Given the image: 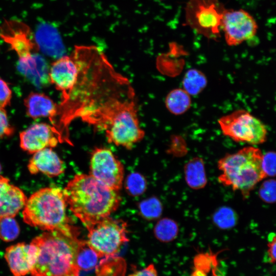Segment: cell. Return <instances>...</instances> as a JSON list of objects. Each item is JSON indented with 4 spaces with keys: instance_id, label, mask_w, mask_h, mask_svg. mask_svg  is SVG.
Segmentation results:
<instances>
[{
    "instance_id": "obj_4",
    "label": "cell",
    "mask_w": 276,
    "mask_h": 276,
    "mask_svg": "<svg viewBox=\"0 0 276 276\" xmlns=\"http://www.w3.org/2000/svg\"><path fill=\"white\" fill-rule=\"evenodd\" d=\"M63 191L58 187L42 188L27 199L22 211L24 222L46 232L58 231L78 236L66 215Z\"/></svg>"
},
{
    "instance_id": "obj_28",
    "label": "cell",
    "mask_w": 276,
    "mask_h": 276,
    "mask_svg": "<svg viewBox=\"0 0 276 276\" xmlns=\"http://www.w3.org/2000/svg\"><path fill=\"white\" fill-rule=\"evenodd\" d=\"M262 168L266 177L274 176L275 175V154L269 151L263 154Z\"/></svg>"
},
{
    "instance_id": "obj_19",
    "label": "cell",
    "mask_w": 276,
    "mask_h": 276,
    "mask_svg": "<svg viewBox=\"0 0 276 276\" xmlns=\"http://www.w3.org/2000/svg\"><path fill=\"white\" fill-rule=\"evenodd\" d=\"M165 103L167 108L172 113L178 115L183 113L189 109L191 100L190 95L183 89L177 88L168 94Z\"/></svg>"
},
{
    "instance_id": "obj_14",
    "label": "cell",
    "mask_w": 276,
    "mask_h": 276,
    "mask_svg": "<svg viewBox=\"0 0 276 276\" xmlns=\"http://www.w3.org/2000/svg\"><path fill=\"white\" fill-rule=\"evenodd\" d=\"M27 198L8 178L0 175V220L14 217L24 208Z\"/></svg>"
},
{
    "instance_id": "obj_3",
    "label": "cell",
    "mask_w": 276,
    "mask_h": 276,
    "mask_svg": "<svg viewBox=\"0 0 276 276\" xmlns=\"http://www.w3.org/2000/svg\"><path fill=\"white\" fill-rule=\"evenodd\" d=\"M78 236L60 231L45 232L31 243L37 248L32 276H79L76 263Z\"/></svg>"
},
{
    "instance_id": "obj_2",
    "label": "cell",
    "mask_w": 276,
    "mask_h": 276,
    "mask_svg": "<svg viewBox=\"0 0 276 276\" xmlns=\"http://www.w3.org/2000/svg\"><path fill=\"white\" fill-rule=\"evenodd\" d=\"M63 191L70 210L86 228L109 217L121 201L117 191L85 174L75 175Z\"/></svg>"
},
{
    "instance_id": "obj_25",
    "label": "cell",
    "mask_w": 276,
    "mask_h": 276,
    "mask_svg": "<svg viewBox=\"0 0 276 276\" xmlns=\"http://www.w3.org/2000/svg\"><path fill=\"white\" fill-rule=\"evenodd\" d=\"M126 187L132 195H139L145 190L146 182L144 178L137 173L131 174L126 180Z\"/></svg>"
},
{
    "instance_id": "obj_33",
    "label": "cell",
    "mask_w": 276,
    "mask_h": 276,
    "mask_svg": "<svg viewBox=\"0 0 276 276\" xmlns=\"http://www.w3.org/2000/svg\"><path fill=\"white\" fill-rule=\"evenodd\" d=\"M1 170H2V167H1V164H0V172H1Z\"/></svg>"
},
{
    "instance_id": "obj_15",
    "label": "cell",
    "mask_w": 276,
    "mask_h": 276,
    "mask_svg": "<svg viewBox=\"0 0 276 276\" xmlns=\"http://www.w3.org/2000/svg\"><path fill=\"white\" fill-rule=\"evenodd\" d=\"M31 174L43 173L47 176L56 177L64 172L63 161L51 148H44L34 153L28 165Z\"/></svg>"
},
{
    "instance_id": "obj_6",
    "label": "cell",
    "mask_w": 276,
    "mask_h": 276,
    "mask_svg": "<svg viewBox=\"0 0 276 276\" xmlns=\"http://www.w3.org/2000/svg\"><path fill=\"white\" fill-rule=\"evenodd\" d=\"M127 226L124 221L107 217L87 228L86 242L100 258L113 257L129 241Z\"/></svg>"
},
{
    "instance_id": "obj_7",
    "label": "cell",
    "mask_w": 276,
    "mask_h": 276,
    "mask_svg": "<svg viewBox=\"0 0 276 276\" xmlns=\"http://www.w3.org/2000/svg\"><path fill=\"white\" fill-rule=\"evenodd\" d=\"M226 9L218 0H189L186 7L187 25L209 39L220 37Z\"/></svg>"
},
{
    "instance_id": "obj_32",
    "label": "cell",
    "mask_w": 276,
    "mask_h": 276,
    "mask_svg": "<svg viewBox=\"0 0 276 276\" xmlns=\"http://www.w3.org/2000/svg\"><path fill=\"white\" fill-rule=\"evenodd\" d=\"M276 240L275 236L271 237V239L268 244V257L270 263H274L275 262Z\"/></svg>"
},
{
    "instance_id": "obj_17",
    "label": "cell",
    "mask_w": 276,
    "mask_h": 276,
    "mask_svg": "<svg viewBox=\"0 0 276 276\" xmlns=\"http://www.w3.org/2000/svg\"><path fill=\"white\" fill-rule=\"evenodd\" d=\"M27 114L33 119L48 117L53 124L56 116L58 105L42 93H31L24 100Z\"/></svg>"
},
{
    "instance_id": "obj_18",
    "label": "cell",
    "mask_w": 276,
    "mask_h": 276,
    "mask_svg": "<svg viewBox=\"0 0 276 276\" xmlns=\"http://www.w3.org/2000/svg\"><path fill=\"white\" fill-rule=\"evenodd\" d=\"M184 171L186 182L191 188L198 190L205 187L207 179L202 158L195 157L190 159L186 164Z\"/></svg>"
},
{
    "instance_id": "obj_13",
    "label": "cell",
    "mask_w": 276,
    "mask_h": 276,
    "mask_svg": "<svg viewBox=\"0 0 276 276\" xmlns=\"http://www.w3.org/2000/svg\"><path fill=\"white\" fill-rule=\"evenodd\" d=\"M37 257V248L30 243H18L8 247L4 257L13 276H25L32 270Z\"/></svg>"
},
{
    "instance_id": "obj_12",
    "label": "cell",
    "mask_w": 276,
    "mask_h": 276,
    "mask_svg": "<svg viewBox=\"0 0 276 276\" xmlns=\"http://www.w3.org/2000/svg\"><path fill=\"white\" fill-rule=\"evenodd\" d=\"M77 74V63L72 54L63 56L52 63L49 74L50 83L61 92L62 100L66 98L73 88Z\"/></svg>"
},
{
    "instance_id": "obj_8",
    "label": "cell",
    "mask_w": 276,
    "mask_h": 276,
    "mask_svg": "<svg viewBox=\"0 0 276 276\" xmlns=\"http://www.w3.org/2000/svg\"><path fill=\"white\" fill-rule=\"evenodd\" d=\"M218 123L223 134L236 142L257 145L266 141L265 125L245 110H237L224 116Z\"/></svg>"
},
{
    "instance_id": "obj_29",
    "label": "cell",
    "mask_w": 276,
    "mask_h": 276,
    "mask_svg": "<svg viewBox=\"0 0 276 276\" xmlns=\"http://www.w3.org/2000/svg\"><path fill=\"white\" fill-rule=\"evenodd\" d=\"M14 131V129L9 122L6 111L0 108V138L9 136Z\"/></svg>"
},
{
    "instance_id": "obj_23",
    "label": "cell",
    "mask_w": 276,
    "mask_h": 276,
    "mask_svg": "<svg viewBox=\"0 0 276 276\" xmlns=\"http://www.w3.org/2000/svg\"><path fill=\"white\" fill-rule=\"evenodd\" d=\"M20 228L14 217L4 218L0 220V239L5 242L16 239Z\"/></svg>"
},
{
    "instance_id": "obj_5",
    "label": "cell",
    "mask_w": 276,
    "mask_h": 276,
    "mask_svg": "<svg viewBox=\"0 0 276 276\" xmlns=\"http://www.w3.org/2000/svg\"><path fill=\"white\" fill-rule=\"evenodd\" d=\"M262 156L261 151L253 146L226 154L218 162L219 181L247 198L256 186L267 177L262 168Z\"/></svg>"
},
{
    "instance_id": "obj_26",
    "label": "cell",
    "mask_w": 276,
    "mask_h": 276,
    "mask_svg": "<svg viewBox=\"0 0 276 276\" xmlns=\"http://www.w3.org/2000/svg\"><path fill=\"white\" fill-rule=\"evenodd\" d=\"M260 198L268 203H274L275 201V181L269 179L264 181L259 190Z\"/></svg>"
},
{
    "instance_id": "obj_11",
    "label": "cell",
    "mask_w": 276,
    "mask_h": 276,
    "mask_svg": "<svg viewBox=\"0 0 276 276\" xmlns=\"http://www.w3.org/2000/svg\"><path fill=\"white\" fill-rule=\"evenodd\" d=\"M19 140L21 148L31 154L61 143L55 128L44 123L35 124L21 131Z\"/></svg>"
},
{
    "instance_id": "obj_31",
    "label": "cell",
    "mask_w": 276,
    "mask_h": 276,
    "mask_svg": "<svg viewBox=\"0 0 276 276\" xmlns=\"http://www.w3.org/2000/svg\"><path fill=\"white\" fill-rule=\"evenodd\" d=\"M128 276H158L154 264H150L147 267L135 271Z\"/></svg>"
},
{
    "instance_id": "obj_10",
    "label": "cell",
    "mask_w": 276,
    "mask_h": 276,
    "mask_svg": "<svg viewBox=\"0 0 276 276\" xmlns=\"http://www.w3.org/2000/svg\"><path fill=\"white\" fill-rule=\"evenodd\" d=\"M221 29L227 44L237 45L252 38L258 26L255 19L244 10H226L223 15Z\"/></svg>"
},
{
    "instance_id": "obj_20",
    "label": "cell",
    "mask_w": 276,
    "mask_h": 276,
    "mask_svg": "<svg viewBox=\"0 0 276 276\" xmlns=\"http://www.w3.org/2000/svg\"><path fill=\"white\" fill-rule=\"evenodd\" d=\"M100 258L97 253L88 245L86 241H79L76 263L79 270H89L96 265Z\"/></svg>"
},
{
    "instance_id": "obj_1",
    "label": "cell",
    "mask_w": 276,
    "mask_h": 276,
    "mask_svg": "<svg viewBox=\"0 0 276 276\" xmlns=\"http://www.w3.org/2000/svg\"><path fill=\"white\" fill-rule=\"evenodd\" d=\"M134 90L98 47L86 48L78 59V74L66 98L59 104V118L68 128L75 119L105 132L107 141L131 149L144 137Z\"/></svg>"
},
{
    "instance_id": "obj_21",
    "label": "cell",
    "mask_w": 276,
    "mask_h": 276,
    "mask_svg": "<svg viewBox=\"0 0 276 276\" xmlns=\"http://www.w3.org/2000/svg\"><path fill=\"white\" fill-rule=\"evenodd\" d=\"M207 80L205 75L195 69L187 72L182 80L183 89L190 95L199 94L206 86Z\"/></svg>"
},
{
    "instance_id": "obj_30",
    "label": "cell",
    "mask_w": 276,
    "mask_h": 276,
    "mask_svg": "<svg viewBox=\"0 0 276 276\" xmlns=\"http://www.w3.org/2000/svg\"><path fill=\"white\" fill-rule=\"evenodd\" d=\"M12 92L7 83L0 78V108L8 105L11 101Z\"/></svg>"
},
{
    "instance_id": "obj_27",
    "label": "cell",
    "mask_w": 276,
    "mask_h": 276,
    "mask_svg": "<svg viewBox=\"0 0 276 276\" xmlns=\"http://www.w3.org/2000/svg\"><path fill=\"white\" fill-rule=\"evenodd\" d=\"M141 210L146 217L154 218L160 214L162 206L157 199L153 198L143 202L141 204Z\"/></svg>"
},
{
    "instance_id": "obj_22",
    "label": "cell",
    "mask_w": 276,
    "mask_h": 276,
    "mask_svg": "<svg viewBox=\"0 0 276 276\" xmlns=\"http://www.w3.org/2000/svg\"><path fill=\"white\" fill-rule=\"evenodd\" d=\"M156 238L160 241L167 242L173 240L178 234V226L173 220L165 218L158 222L154 229Z\"/></svg>"
},
{
    "instance_id": "obj_24",
    "label": "cell",
    "mask_w": 276,
    "mask_h": 276,
    "mask_svg": "<svg viewBox=\"0 0 276 276\" xmlns=\"http://www.w3.org/2000/svg\"><path fill=\"white\" fill-rule=\"evenodd\" d=\"M214 221L221 228L232 227L236 222L235 213L230 209L222 208L216 212L214 217Z\"/></svg>"
},
{
    "instance_id": "obj_9",
    "label": "cell",
    "mask_w": 276,
    "mask_h": 276,
    "mask_svg": "<svg viewBox=\"0 0 276 276\" xmlns=\"http://www.w3.org/2000/svg\"><path fill=\"white\" fill-rule=\"evenodd\" d=\"M90 175L107 187L118 191L122 187L124 167L106 148H96L90 160Z\"/></svg>"
},
{
    "instance_id": "obj_16",
    "label": "cell",
    "mask_w": 276,
    "mask_h": 276,
    "mask_svg": "<svg viewBox=\"0 0 276 276\" xmlns=\"http://www.w3.org/2000/svg\"><path fill=\"white\" fill-rule=\"evenodd\" d=\"M17 69L23 76L38 88L47 86L50 83L48 64L38 53L29 59L18 61Z\"/></svg>"
}]
</instances>
